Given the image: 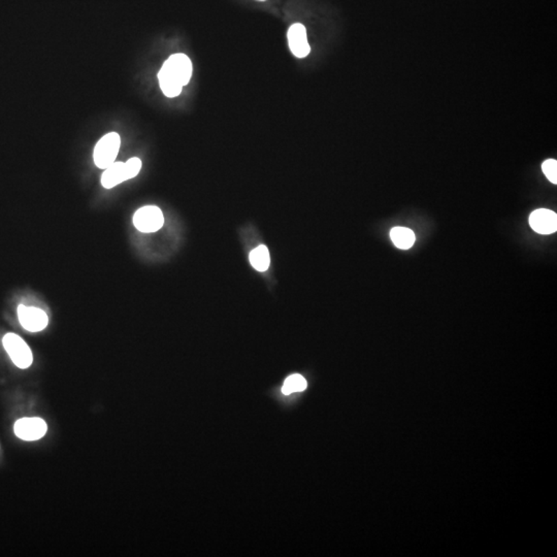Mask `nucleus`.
<instances>
[{"label": "nucleus", "instance_id": "nucleus-1", "mask_svg": "<svg viewBox=\"0 0 557 557\" xmlns=\"http://www.w3.org/2000/svg\"><path fill=\"white\" fill-rule=\"evenodd\" d=\"M192 76L191 60L185 54H173L164 62L158 74L160 88L167 97L180 95Z\"/></svg>", "mask_w": 557, "mask_h": 557}, {"label": "nucleus", "instance_id": "nucleus-2", "mask_svg": "<svg viewBox=\"0 0 557 557\" xmlns=\"http://www.w3.org/2000/svg\"><path fill=\"white\" fill-rule=\"evenodd\" d=\"M121 139L116 132L106 134L96 143L94 149V164L102 169L113 164L119 153Z\"/></svg>", "mask_w": 557, "mask_h": 557}, {"label": "nucleus", "instance_id": "nucleus-3", "mask_svg": "<svg viewBox=\"0 0 557 557\" xmlns=\"http://www.w3.org/2000/svg\"><path fill=\"white\" fill-rule=\"evenodd\" d=\"M4 349L8 354L10 355L12 361L18 368H28L33 361V355L29 346L21 336L15 334H8L3 336L2 340Z\"/></svg>", "mask_w": 557, "mask_h": 557}, {"label": "nucleus", "instance_id": "nucleus-4", "mask_svg": "<svg viewBox=\"0 0 557 557\" xmlns=\"http://www.w3.org/2000/svg\"><path fill=\"white\" fill-rule=\"evenodd\" d=\"M134 224L141 233H156L164 226V213L156 205H146L134 214Z\"/></svg>", "mask_w": 557, "mask_h": 557}, {"label": "nucleus", "instance_id": "nucleus-5", "mask_svg": "<svg viewBox=\"0 0 557 557\" xmlns=\"http://www.w3.org/2000/svg\"><path fill=\"white\" fill-rule=\"evenodd\" d=\"M18 317L23 329L31 333L44 331L49 324L47 313L36 306H19Z\"/></svg>", "mask_w": 557, "mask_h": 557}, {"label": "nucleus", "instance_id": "nucleus-6", "mask_svg": "<svg viewBox=\"0 0 557 557\" xmlns=\"http://www.w3.org/2000/svg\"><path fill=\"white\" fill-rule=\"evenodd\" d=\"M14 430L21 440L38 441L47 434L48 426L40 418H22L15 423Z\"/></svg>", "mask_w": 557, "mask_h": 557}, {"label": "nucleus", "instance_id": "nucleus-7", "mask_svg": "<svg viewBox=\"0 0 557 557\" xmlns=\"http://www.w3.org/2000/svg\"><path fill=\"white\" fill-rule=\"evenodd\" d=\"M529 225L540 235H551L557 230V215L554 211L539 209L529 216Z\"/></svg>", "mask_w": 557, "mask_h": 557}, {"label": "nucleus", "instance_id": "nucleus-8", "mask_svg": "<svg viewBox=\"0 0 557 557\" xmlns=\"http://www.w3.org/2000/svg\"><path fill=\"white\" fill-rule=\"evenodd\" d=\"M287 38H288L289 48L295 57L305 58L310 54V45L306 38V27L303 24L299 23L293 24L289 28Z\"/></svg>", "mask_w": 557, "mask_h": 557}, {"label": "nucleus", "instance_id": "nucleus-9", "mask_svg": "<svg viewBox=\"0 0 557 557\" xmlns=\"http://www.w3.org/2000/svg\"><path fill=\"white\" fill-rule=\"evenodd\" d=\"M127 180L130 179L125 162H113L107 167L102 175V186L107 189H111Z\"/></svg>", "mask_w": 557, "mask_h": 557}, {"label": "nucleus", "instance_id": "nucleus-10", "mask_svg": "<svg viewBox=\"0 0 557 557\" xmlns=\"http://www.w3.org/2000/svg\"><path fill=\"white\" fill-rule=\"evenodd\" d=\"M390 237L396 247L402 250H408L415 244V233L406 227H394L390 231Z\"/></svg>", "mask_w": 557, "mask_h": 557}, {"label": "nucleus", "instance_id": "nucleus-11", "mask_svg": "<svg viewBox=\"0 0 557 557\" xmlns=\"http://www.w3.org/2000/svg\"><path fill=\"white\" fill-rule=\"evenodd\" d=\"M250 262L256 271L265 272L271 265V256L267 246L260 245L250 253Z\"/></svg>", "mask_w": 557, "mask_h": 557}, {"label": "nucleus", "instance_id": "nucleus-12", "mask_svg": "<svg viewBox=\"0 0 557 557\" xmlns=\"http://www.w3.org/2000/svg\"><path fill=\"white\" fill-rule=\"evenodd\" d=\"M306 389V381L301 375H291L285 380L282 387V392L285 395L293 393V392L304 391Z\"/></svg>", "mask_w": 557, "mask_h": 557}, {"label": "nucleus", "instance_id": "nucleus-13", "mask_svg": "<svg viewBox=\"0 0 557 557\" xmlns=\"http://www.w3.org/2000/svg\"><path fill=\"white\" fill-rule=\"evenodd\" d=\"M542 169L547 179L551 183L557 184V162L554 159H548L542 164Z\"/></svg>", "mask_w": 557, "mask_h": 557}, {"label": "nucleus", "instance_id": "nucleus-14", "mask_svg": "<svg viewBox=\"0 0 557 557\" xmlns=\"http://www.w3.org/2000/svg\"><path fill=\"white\" fill-rule=\"evenodd\" d=\"M125 164L128 175H130V179H132V178L136 177V175H139V171H141V159L134 157L128 160L127 162H125Z\"/></svg>", "mask_w": 557, "mask_h": 557}, {"label": "nucleus", "instance_id": "nucleus-15", "mask_svg": "<svg viewBox=\"0 0 557 557\" xmlns=\"http://www.w3.org/2000/svg\"><path fill=\"white\" fill-rule=\"evenodd\" d=\"M260 1H263V0H260Z\"/></svg>", "mask_w": 557, "mask_h": 557}]
</instances>
